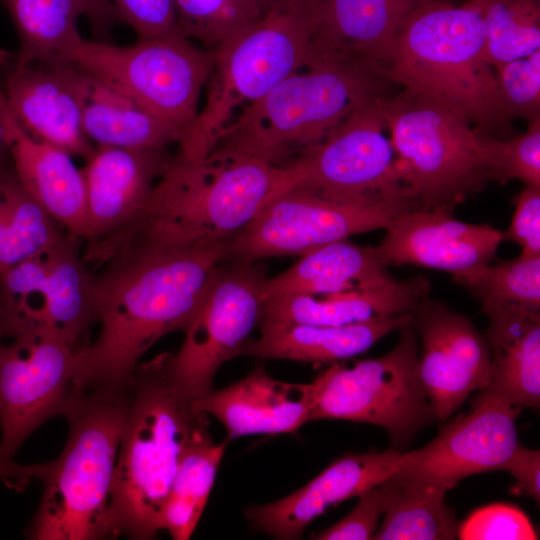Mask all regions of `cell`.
Returning <instances> with one entry per match:
<instances>
[{
    "instance_id": "28",
    "label": "cell",
    "mask_w": 540,
    "mask_h": 540,
    "mask_svg": "<svg viewBox=\"0 0 540 540\" xmlns=\"http://www.w3.org/2000/svg\"><path fill=\"white\" fill-rule=\"evenodd\" d=\"M80 238L68 233L46 256V304L41 330L49 331L76 350L97 322L94 276L79 253Z\"/></svg>"
},
{
    "instance_id": "15",
    "label": "cell",
    "mask_w": 540,
    "mask_h": 540,
    "mask_svg": "<svg viewBox=\"0 0 540 540\" xmlns=\"http://www.w3.org/2000/svg\"><path fill=\"white\" fill-rule=\"evenodd\" d=\"M473 407L422 448L402 452L387 479L408 489L446 495L463 478L501 470L519 444L516 419L521 409L493 397Z\"/></svg>"
},
{
    "instance_id": "14",
    "label": "cell",
    "mask_w": 540,
    "mask_h": 540,
    "mask_svg": "<svg viewBox=\"0 0 540 540\" xmlns=\"http://www.w3.org/2000/svg\"><path fill=\"white\" fill-rule=\"evenodd\" d=\"M76 349L45 330L21 331L0 346V463L10 464L43 423L63 416L75 389Z\"/></svg>"
},
{
    "instance_id": "34",
    "label": "cell",
    "mask_w": 540,
    "mask_h": 540,
    "mask_svg": "<svg viewBox=\"0 0 540 540\" xmlns=\"http://www.w3.org/2000/svg\"><path fill=\"white\" fill-rule=\"evenodd\" d=\"M482 306L518 307L540 312V255L477 266L452 275Z\"/></svg>"
},
{
    "instance_id": "1",
    "label": "cell",
    "mask_w": 540,
    "mask_h": 540,
    "mask_svg": "<svg viewBox=\"0 0 540 540\" xmlns=\"http://www.w3.org/2000/svg\"><path fill=\"white\" fill-rule=\"evenodd\" d=\"M230 242L182 245L132 237L104 254L96 263L101 271L93 273L100 330L76 350L75 388L129 380L157 341L184 332Z\"/></svg>"
},
{
    "instance_id": "46",
    "label": "cell",
    "mask_w": 540,
    "mask_h": 540,
    "mask_svg": "<svg viewBox=\"0 0 540 540\" xmlns=\"http://www.w3.org/2000/svg\"><path fill=\"white\" fill-rule=\"evenodd\" d=\"M11 164L10 154L5 141L4 127L0 119V172Z\"/></svg>"
},
{
    "instance_id": "31",
    "label": "cell",
    "mask_w": 540,
    "mask_h": 540,
    "mask_svg": "<svg viewBox=\"0 0 540 540\" xmlns=\"http://www.w3.org/2000/svg\"><path fill=\"white\" fill-rule=\"evenodd\" d=\"M18 33L22 61L64 62L83 37L78 19L90 11L84 0H0Z\"/></svg>"
},
{
    "instance_id": "8",
    "label": "cell",
    "mask_w": 540,
    "mask_h": 540,
    "mask_svg": "<svg viewBox=\"0 0 540 540\" xmlns=\"http://www.w3.org/2000/svg\"><path fill=\"white\" fill-rule=\"evenodd\" d=\"M383 107L405 196L453 213L492 181L464 116L406 89L386 96Z\"/></svg>"
},
{
    "instance_id": "5",
    "label": "cell",
    "mask_w": 540,
    "mask_h": 540,
    "mask_svg": "<svg viewBox=\"0 0 540 540\" xmlns=\"http://www.w3.org/2000/svg\"><path fill=\"white\" fill-rule=\"evenodd\" d=\"M125 382L74 389L64 417L68 437L57 459L42 464L43 494L26 536L34 540L110 539L107 510L131 402Z\"/></svg>"
},
{
    "instance_id": "18",
    "label": "cell",
    "mask_w": 540,
    "mask_h": 540,
    "mask_svg": "<svg viewBox=\"0 0 540 540\" xmlns=\"http://www.w3.org/2000/svg\"><path fill=\"white\" fill-rule=\"evenodd\" d=\"M374 246L388 265H417L451 275L490 263L503 232L488 224H472L452 212L418 206L395 217Z\"/></svg>"
},
{
    "instance_id": "47",
    "label": "cell",
    "mask_w": 540,
    "mask_h": 540,
    "mask_svg": "<svg viewBox=\"0 0 540 540\" xmlns=\"http://www.w3.org/2000/svg\"><path fill=\"white\" fill-rule=\"evenodd\" d=\"M9 337H11L10 324L0 295V346Z\"/></svg>"
},
{
    "instance_id": "22",
    "label": "cell",
    "mask_w": 540,
    "mask_h": 540,
    "mask_svg": "<svg viewBox=\"0 0 540 540\" xmlns=\"http://www.w3.org/2000/svg\"><path fill=\"white\" fill-rule=\"evenodd\" d=\"M0 119L12 167L24 188L65 230L86 238V185L82 169L64 150L27 132L0 92Z\"/></svg>"
},
{
    "instance_id": "6",
    "label": "cell",
    "mask_w": 540,
    "mask_h": 540,
    "mask_svg": "<svg viewBox=\"0 0 540 540\" xmlns=\"http://www.w3.org/2000/svg\"><path fill=\"white\" fill-rule=\"evenodd\" d=\"M389 84L368 64L311 61L246 109L221 134L213 150L238 151L286 167L328 138L357 108L389 95Z\"/></svg>"
},
{
    "instance_id": "44",
    "label": "cell",
    "mask_w": 540,
    "mask_h": 540,
    "mask_svg": "<svg viewBox=\"0 0 540 540\" xmlns=\"http://www.w3.org/2000/svg\"><path fill=\"white\" fill-rule=\"evenodd\" d=\"M89 8V22L98 41L108 39L110 29L121 22L112 0H84Z\"/></svg>"
},
{
    "instance_id": "16",
    "label": "cell",
    "mask_w": 540,
    "mask_h": 540,
    "mask_svg": "<svg viewBox=\"0 0 540 540\" xmlns=\"http://www.w3.org/2000/svg\"><path fill=\"white\" fill-rule=\"evenodd\" d=\"M412 324L421 341L418 374L435 418L446 421L491 375L487 339L464 315L424 298Z\"/></svg>"
},
{
    "instance_id": "7",
    "label": "cell",
    "mask_w": 540,
    "mask_h": 540,
    "mask_svg": "<svg viewBox=\"0 0 540 540\" xmlns=\"http://www.w3.org/2000/svg\"><path fill=\"white\" fill-rule=\"evenodd\" d=\"M311 29L302 0L268 10L213 53L206 104L179 142L194 160L210 153L221 134L249 107L310 60Z\"/></svg>"
},
{
    "instance_id": "42",
    "label": "cell",
    "mask_w": 540,
    "mask_h": 540,
    "mask_svg": "<svg viewBox=\"0 0 540 540\" xmlns=\"http://www.w3.org/2000/svg\"><path fill=\"white\" fill-rule=\"evenodd\" d=\"M503 238L517 244L522 254L540 255V187L526 186L517 196L515 213Z\"/></svg>"
},
{
    "instance_id": "40",
    "label": "cell",
    "mask_w": 540,
    "mask_h": 540,
    "mask_svg": "<svg viewBox=\"0 0 540 540\" xmlns=\"http://www.w3.org/2000/svg\"><path fill=\"white\" fill-rule=\"evenodd\" d=\"M355 507L340 521L312 536L317 540L373 539L378 522L388 506V496L382 483L363 492Z\"/></svg>"
},
{
    "instance_id": "43",
    "label": "cell",
    "mask_w": 540,
    "mask_h": 540,
    "mask_svg": "<svg viewBox=\"0 0 540 540\" xmlns=\"http://www.w3.org/2000/svg\"><path fill=\"white\" fill-rule=\"evenodd\" d=\"M508 471L516 480L509 492L516 496L531 497L540 503V452L519 444L503 464L502 469Z\"/></svg>"
},
{
    "instance_id": "24",
    "label": "cell",
    "mask_w": 540,
    "mask_h": 540,
    "mask_svg": "<svg viewBox=\"0 0 540 540\" xmlns=\"http://www.w3.org/2000/svg\"><path fill=\"white\" fill-rule=\"evenodd\" d=\"M422 276L330 295H275L262 303V320L346 326L379 321L414 312L428 296Z\"/></svg>"
},
{
    "instance_id": "36",
    "label": "cell",
    "mask_w": 540,
    "mask_h": 540,
    "mask_svg": "<svg viewBox=\"0 0 540 540\" xmlns=\"http://www.w3.org/2000/svg\"><path fill=\"white\" fill-rule=\"evenodd\" d=\"M173 3L180 34L214 48L266 13L259 0H173Z\"/></svg>"
},
{
    "instance_id": "13",
    "label": "cell",
    "mask_w": 540,
    "mask_h": 540,
    "mask_svg": "<svg viewBox=\"0 0 540 540\" xmlns=\"http://www.w3.org/2000/svg\"><path fill=\"white\" fill-rule=\"evenodd\" d=\"M385 97L357 108L328 138L286 166L294 172L295 185L339 200L406 197L396 153L384 135Z\"/></svg>"
},
{
    "instance_id": "30",
    "label": "cell",
    "mask_w": 540,
    "mask_h": 540,
    "mask_svg": "<svg viewBox=\"0 0 540 540\" xmlns=\"http://www.w3.org/2000/svg\"><path fill=\"white\" fill-rule=\"evenodd\" d=\"M81 126L98 146L157 150L181 140L176 129L93 77Z\"/></svg>"
},
{
    "instance_id": "4",
    "label": "cell",
    "mask_w": 540,
    "mask_h": 540,
    "mask_svg": "<svg viewBox=\"0 0 540 540\" xmlns=\"http://www.w3.org/2000/svg\"><path fill=\"white\" fill-rule=\"evenodd\" d=\"M167 352L140 362L110 488L111 538L153 539L162 530L164 503L187 443L204 412L176 387Z\"/></svg>"
},
{
    "instance_id": "48",
    "label": "cell",
    "mask_w": 540,
    "mask_h": 540,
    "mask_svg": "<svg viewBox=\"0 0 540 540\" xmlns=\"http://www.w3.org/2000/svg\"><path fill=\"white\" fill-rule=\"evenodd\" d=\"M297 1L299 0H259L266 12L273 8L293 4Z\"/></svg>"
},
{
    "instance_id": "23",
    "label": "cell",
    "mask_w": 540,
    "mask_h": 540,
    "mask_svg": "<svg viewBox=\"0 0 540 540\" xmlns=\"http://www.w3.org/2000/svg\"><path fill=\"white\" fill-rule=\"evenodd\" d=\"M212 415L230 441L248 435L294 433L308 423L306 384L287 383L257 367L239 381L194 401Z\"/></svg>"
},
{
    "instance_id": "17",
    "label": "cell",
    "mask_w": 540,
    "mask_h": 540,
    "mask_svg": "<svg viewBox=\"0 0 540 540\" xmlns=\"http://www.w3.org/2000/svg\"><path fill=\"white\" fill-rule=\"evenodd\" d=\"M2 57L10 69L0 92L17 122L35 138L87 160L95 148L81 119L92 77L64 62Z\"/></svg>"
},
{
    "instance_id": "35",
    "label": "cell",
    "mask_w": 540,
    "mask_h": 540,
    "mask_svg": "<svg viewBox=\"0 0 540 540\" xmlns=\"http://www.w3.org/2000/svg\"><path fill=\"white\" fill-rule=\"evenodd\" d=\"M481 57L490 66L540 49V0H484Z\"/></svg>"
},
{
    "instance_id": "21",
    "label": "cell",
    "mask_w": 540,
    "mask_h": 540,
    "mask_svg": "<svg viewBox=\"0 0 540 540\" xmlns=\"http://www.w3.org/2000/svg\"><path fill=\"white\" fill-rule=\"evenodd\" d=\"M171 157L167 149L95 148L82 169L87 243L118 233L138 217Z\"/></svg>"
},
{
    "instance_id": "26",
    "label": "cell",
    "mask_w": 540,
    "mask_h": 540,
    "mask_svg": "<svg viewBox=\"0 0 540 540\" xmlns=\"http://www.w3.org/2000/svg\"><path fill=\"white\" fill-rule=\"evenodd\" d=\"M413 312L346 326L262 320L242 356L333 364L357 356L389 333L411 323Z\"/></svg>"
},
{
    "instance_id": "11",
    "label": "cell",
    "mask_w": 540,
    "mask_h": 540,
    "mask_svg": "<svg viewBox=\"0 0 540 540\" xmlns=\"http://www.w3.org/2000/svg\"><path fill=\"white\" fill-rule=\"evenodd\" d=\"M418 206V201L399 195L339 200L294 185L235 235L226 259L255 263L302 255L355 234L385 229L399 214Z\"/></svg>"
},
{
    "instance_id": "9",
    "label": "cell",
    "mask_w": 540,
    "mask_h": 540,
    "mask_svg": "<svg viewBox=\"0 0 540 540\" xmlns=\"http://www.w3.org/2000/svg\"><path fill=\"white\" fill-rule=\"evenodd\" d=\"M418 335L411 323L377 358L336 362L306 384L308 422L336 419L384 428L395 447L407 445L435 418L418 374Z\"/></svg>"
},
{
    "instance_id": "41",
    "label": "cell",
    "mask_w": 540,
    "mask_h": 540,
    "mask_svg": "<svg viewBox=\"0 0 540 540\" xmlns=\"http://www.w3.org/2000/svg\"><path fill=\"white\" fill-rule=\"evenodd\" d=\"M121 22L128 24L138 39L182 36L173 0H112Z\"/></svg>"
},
{
    "instance_id": "20",
    "label": "cell",
    "mask_w": 540,
    "mask_h": 540,
    "mask_svg": "<svg viewBox=\"0 0 540 540\" xmlns=\"http://www.w3.org/2000/svg\"><path fill=\"white\" fill-rule=\"evenodd\" d=\"M429 1L302 0L311 29L309 62L336 59L379 70L405 20Z\"/></svg>"
},
{
    "instance_id": "3",
    "label": "cell",
    "mask_w": 540,
    "mask_h": 540,
    "mask_svg": "<svg viewBox=\"0 0 540 540\" xmlns=\"http://www.w3.org/2000/svg\"><path fill=\"white\" fill-rule=\"evenodd\" d=\"M483 6L484 0L420 5L400 27L379 70L390 83L454 110L479 132L499 139L512 119L493 67L481 57Z\"/></svg>"
},
{
    "instance_id": "27",
    "label": "cell",
    "mask_w": 540,
    "mask_h": 540,
    "mask_svg": "<svg viewBox=\"0 0 540 540\" xmlns=\"http://www.w3.org/2000/svg\"><path fill=\"white\" fill-rule=\"evenodd\" d=\"M374 246L348 239L310 250L280 274L264 279L261 296L330 295L365 289L393 280Z\"/></svg>"
},
{
    "instance_id": "38",
    "label": "cell",
    "mask_w": 540,
    "mask_h": 540,
    "mask_svg": "<svg viewBox=\"0 0 540 540\" xmlns=\"http://www.w3.org/2000/svg\"><path fill=\"white\" fill-rule=\"evenodd\" d=\"M502 104L513 120L528 122L540 117V49L532 54L493 66Z\"/></svg>"
},
{
    "instance_id": "19",
    "label": "cell",
    "mask_w": 540,
    "mask_h": 540,
    "mask_svg": "<svg viewBox=\"0 0 540 540\" xmlns=\"http://www.w3.org/2000/svg\"><path fill=\"white\" fill-rule=\"evenodd\" d=\"M401 454L389 449L343 456L284 498L247 507L245 516L252 528L272 538L299 539L307 526L329 508L386 480L397 469Z\"/></svg>"
},
{
    "instance_id": "37",
    "label": "cell",
    "mask_w": 540,
    "mask_h": 540,
    "mask_svg": "<svg viewBox=\"0 0 540 540\" xmlns=\"http://www.w3.org/2000/svg\"><path fill=\"white\" fill-rule=\"evenodd\" d=\"M476 131L491 180L517 179L540 187V117L529 122L526 132L509 140Z\"/></svg>"
},
{
    "instance_id": "29",
    "label": "cell",
    "mask_w": 540,
    "mask_h": 540,
    "mask_svg": "<svg viewBox=\"0 0 540 540\" xmlns=\"http://www.w3.org/2000/svg\"><path fill=\"white\" fill-rule=\"evenodd\" d=\"M207 416L201 417L185 447L164 503L162 530L174 540H187L196 529L230 442L213 440Z\"/></svg>"
},
{
    "instance_id": "32",
    "label": "cell",
    "mask_w": 540,
    "mask_h": 540,
    "mask_svg": "<svg viewBox=\"0 0 540 540\" xmlns=\"http://www.w3.org/2000/svg\"><path fill=\"white\" fill-rule=\"evenodd\" d=\"M68 233L28 193L12 164L0 172V275Z\"/></svg>"
},
{
    "instance_id": "45",
    "label": "cell",
    "mask_w": 540,
    "mask_h": 540,
    "mask_svg": "<svg viewBox=\"0 0 540 540\" xmlns=\"http://www.w3.org/2000/svg\"><path fill=\"white\" fill-rule=\"evenodd\" d=\"M33 466L21 465L15 462L10 464L0 463V478L9 482L12 486L19 487L32 478Z\"/></svg>"
},
{
    "instance_id": "10",
    "label": "cell",
    "mask_w": 540,
    "mask_h": 540,
    "mask_svg": "<svg viewBox=\"0 0 540 540\" xmlns=\"http://www.w3.org/2000/svg\"><path fill=\"white\" fill-rule=\"evenodd\" d=\"M67 63L176 129L182 140L199 113L213 53L180 35L138 39L125 46L83 38Z\"/></svg>"
},
{
    "instance_id": "12",
    "label": "cell",
    "mask_w": 540,
    "mask_h": 540,
    "mask_svg": "<svg viewBox=\"0 0 540 540\" xmlns=\"http://www.w3.org/2000/svg\"><path fill=\"white\" fill-rule=\"evenodd\" d=\"M222 262L208 280L180 348L176 353L167 352L170 378L192 401L213 389V379L224 363L242 356L261 322L262 269L254 263Z\"/></svg>"
},
{
    "instance_id": "39",
    "label": "cell",
    "mask_w": 540,
    "mask_h": 540,
    "mask_svg": "<svg viewBox=\"0 0 540 540\" xmlns=\"http://www.w3.org/2000/svg\"><path fill=\"white\" fill-rule=\"evenodd\" d=\"M462 540H534L538 539L528 517L508 504H492L472 513L458 527Z\"/></svg>"
},
{
    "instance_id": "2",
    "label": "cell",
    "mask_w": 540,
    "mask_h": 540,
    "mask_svg": "<svg viewBox=\"0 0 540 540\" xmlns=\"http://www.w3.org/2000/svg\"><path fill=\"white\" fill-rule=\"evenodd\" d=\"M296 184L289 167L238 151L171 157L138 217L97 241L109 248L131 237L182 245L230 242L274 198Z\"/></svg>"
},
{
    "instance_id": "25",
    "label": "cell",
    "mask_w": 540,
    "mask_h": 540,
    "mask_svg": "<svg viewBox=\"0 0 540 540\" xmlns=\"http://www.w3.org/2000/svg\"><path fill=\"white\" fill-rule=\"evenodd\" d=\"M489 319L485 336L491 353L488 385L475 401L500 398L522 408L540 403V314L518 307L482 306Z\"/></svg>"
},
{
    "instance_id": "33",
    "label": "cell",
    "mask_w": 540,
    "mask_h": 540,
    "mask_svg": "<svg viewBox=\"0 0 540 540\" xmlns=\"http://www.w3.org/2000/svg\"><path fill=\"white\" fill-rule=\"evenodd\" d=\"M388 496L384 520L375 532L376 540H450L457 537L459 524L445 495L402 487L383 481Z\"/></svg>"
}]
</instances>
